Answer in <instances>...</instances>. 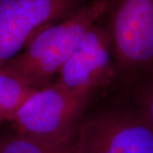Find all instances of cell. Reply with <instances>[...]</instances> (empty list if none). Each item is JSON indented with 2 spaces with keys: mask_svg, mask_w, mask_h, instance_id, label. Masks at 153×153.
<instances>
[{
  "mask_svg": "<svg viewBox=\"0 0 153 153\" xmlns=\"http://www.w3.org/2000/svg\"><path fill=\"white\" fill-rule=\"evenodd\" d=\"M81 6V0H0V68L39 32Z\"/></svg>",
  "mask_w": 153,
  "mask_h": 153,
  "instance_id": "277c9868",
  "label": "cell"
},
{
  "mask_svg": "<svg viewBox=\"0 0 153 153\" xmlns=\"http://www.w3.org/2000/svg\"><path fill=\"white\" fill-rule=\"evenodd\" d=\"M132 83L136 110L153 124V74L141 77Z\"/></svg>",
  "mask_w": 153,
  "mask_h": 153,
  "instance_id": "9c48e42d",
  "label": "cell"
},
{
  "mask_svg": "<svg viewBox=\"0 0 153 153\" xmlns=\"http://www.w3.org/2000/svg\"><path fill=\"white\" fill-rule=\"evenodd\" d=\"M107 3L93 0L82 4L66 19L39 32L22 54L2 67L35 89L50 85L51 78L59 73L85 33L105 15Z\"/></svg>",
  "mask_w": 153,
  "mask_h": 153,
  "instance_id": "6da1fadb",
  "label": "cell"
},
{
  "mask_svg": "<svg viewBox=\"0 0 153 153\" xmlns=\"http://www.w3.org/2000/svg\"><path fill=\"white\" fill-rule=\"evenodd\" d=\"M73 153H153V124L137 110L91 118L77 126Z\"/></svg>",
  "mask_w": 153,
  "mask_h": 153,
  "instance_id": "5b68a950",
  "label": "cell"
},
{
  "mask_svg": "<svg viewBox=\"0 0 153 153\" xmlns=\"http://www.w3.org/2000/svg\"><path fill=\"white\" fill-rule=\"evenodd\" d=\"M89 95L71 92L57 82L36 90L12 122L17 133L54 142L73 144L75 123Z\"/></svg>",
  "mask_w": 153,
  "mask_h": 153,
  "instance_id": "3957f363",
  "label": "cell"
},
{
  "mask_svg": "<svg viewBox=\"0 0 153 153\" xmlns=\"http://www.w3.org/2000/svg\"><path fill=\"white\" fill-rule=\"evenodd\" d=\"M105 15L117 71L134 82L153 74V0H108Z\"/></svg>",
  "mask_w": 153,
  "mask_h": 153,
  "instance_id": "7a4b0ae2",
  "label": "cell"
},
{
  "mask_svg": "<svg viewBox=\"0 0 153 153\" xmlns=\"http://www.w3.org/2000/svg\"><path fill=\"white\" fill-rule=\"evenodd\" d=\"M73 144L44 140L17 133L0 138V153H73Z\"/></svg>",
  "mask_w": 153,
  "mask_h": 153,
  "instance_id": "ba28073f",
  "label": "cell"
},
{
  "mask_svg": "<svg viewBox=\"0 0 153 153\" xmlns=\"http://www.w3.org/2000/svg\"><path fill=\"white\" fill-rule=\"evenodd\" d=\"M117 72L109 30L94 24L61 67L57 83L71 92L90 95L109 83Z\"/></svg>",
  "mask_w": 153,
  "mask_h": 153,
  "instance_id": "8992f818",
  "label": "cell"
},
{
  "mask_svg": "<svg viewBox=\"0 0 153 153\" xmlns=\"http://www.w3.org/2000/svg\"><path fill=\"white\" fill-rule=\"evenodd\" d=\"M36 90L22 78L0 68V123L14 119L18 111Z\"/></svg>",
  "mask_w": 153,
  "mask_h": 153,
  "instance_id": "52a82bcc",
  "label": "cell"
}]
</instances>
